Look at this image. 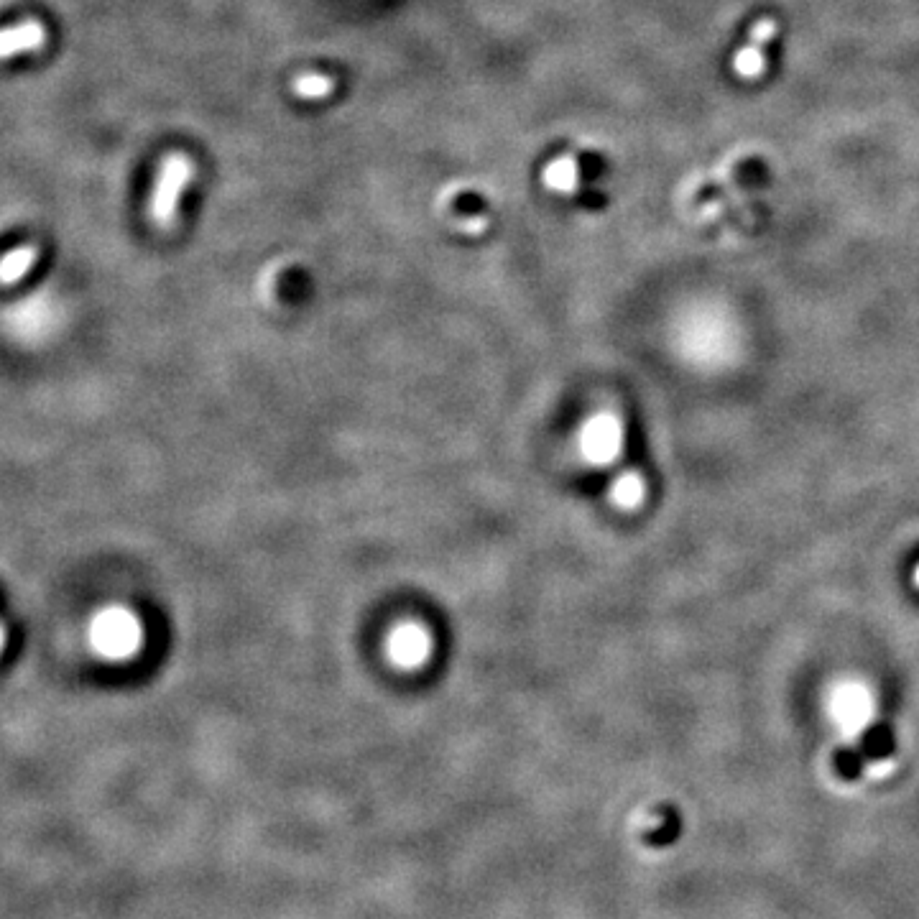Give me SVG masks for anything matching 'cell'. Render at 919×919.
I'll return each instance as SVG.
<instances>
[{"instance_id":"cell-5","label":"cell","mask_w":919,"mask_h":919,"mask_svg":"<svg viewBox=\"0 0 919 919\" xmlns=\"http://www.w3.org/2000/svg\"><path fill=\"white\" fill-rule=\"evenodd\" d=\"M440 210L447 212V220L457 223V228H463L465 233H483L488 228L486 200L475 187H465V184H455L447 187L440 197Z\"/></svg>"},{"instance_id":"cell-1","label":"cell","mask_w":919,"mask_h":919,"mask_svg":"<svg viewBox=\"0 0 919 919\" xmlns=\"http://www.w3.org/2000/svg\"><path fill=\"white\" fill-rule=\"evenodd\" d=\"M90 644L110 662L136 657L143 644V626L128 608H105L90 623Z\"/></svg>"},{"instance_id":"cell-8","label":"cell","mask_w":919,"mask_h":919,"mask_svg":"<svg viewBox=\"0 0 919 919\" xmlns=\"http://www.w3.org/2000/svg\"><path fill=\"white\" fill-rule=\"evenodd\" d=\"M36 258H39V248L34 243H26V246L8 251L6 256L0 258V286H11L21 281L23 276L34 269Z\"/></svg>"},{"instance_id":"cell-11","label":"cell","mask_w":919,"mask_h":919,"mask_svg":"<svg viewBox=\"0 0 919 919\" xmlns=\"http://www.w3.org/2000/svg\"><path fill=\"white\" fill-rule=\"evenodd\" d=\"M835 769L843 779H858L863 771V759L858 751L853 748H843L838 756H835Z\"/></svg>"},{"instance_id":"cell-3","label":"cell","mask_w":919,"mask_h":919,"mask_svg":"<svg viewBox=\"0 0 919 919\" xmlns=\"http://www.w3.org/2000/svg\"><path fill=\"white\" fill-rule=\"evenodd\" d=\"M580 452L590 465L606 468L623 452V424L611 411H600L585 422L580 432Z\"/></svg>"},{"instance_id":"cell-6","label":"cell","mask_w":919,"mask_h":919,"mask_svg":"<svg viewBox=\"0 0 919 919\" xmlns=\"http://www.w3.org/2000/svg\"><path fill=\"white\" fill-rule=\"evenodd\" d=\"M337 90H340V77L332 67L302 69L292 82L294 98L302 103H325L335 98Z\"/></svg>"},{"instance_id":"cell-2","label":"cell","mask_w":919,"mask_h":919,"mask_svg":"<svg viewBox=\"0 0 919 919\" xmlns=\"http://www.w3.org/2000/svg\"><path fill=\"white\" fill-rule=\"evenodd\" d=\"M195 179V164L192 159L184 154H172L169 159L161 161L159 177H156L154 195H151V220L159 228L172 225L174 215L179 210L182 195L187 192V187Z\"/></svg>"},{"instance_id":"cell-10","label":"cell","mask_w":919,"mask_h":919,"mask_svg":"<svg viewBox=\"0 0 919 919\" xmlns=\"http://www.w3.org/2000/svg\"><path fill=\"white\" fill-rule=\"evenodd\" d=\"M861 746H863V751H866L868 759H874V761L889 759V754H891V738L886 736V733H879V731H863Z\"/></svg>"},{"instance_id":"cell-9","label":"cell","mask_w":919,"mask_h":919,"mask_svg":"<svg viewBox=\"0 0 919 919\" xmlns=\"http://www.w3.org/2000/svg\"><path fill=\"white\" fill-rule=\"evenodd\" d=\"M646 498V483L639 473H623L613 480L611 486V501L616 503L618 509L634 511L639 509Z\"/></svg>"},{"instance_id":"cell-12","label":"cell","mask_w":919,"mask_h":919,"mask_svg":"<svg viewBox=\"0 0 919 919\" xmlns=\"http://www.w3.org/2000/svg\"><path fill=\"white\" fill-rule=\"evenodd\" d=\"M6 644H8V628L3 626V621H0V657H3V651H6Z\"/></svg>"},{"instance_id":"cell-13","label":"cell","mask_w":919,"mask_h":919,"mask_svg":"<svg viewBox=\"0 0 919 919\" xmlns=\"http://www.w3.org/2000/svg\"><path fill=\"white\" fill-rule=\"evenodd\" d=\"M912 580H914V585H917V588H919V565L914 567V572H912Z\"/></svg>"},{"instance_id":"cell-4","label":"cell","mask_w":919,"mask_h":919,"mask_svg":"<svg viewBox=\"0 0 919 919\" xmlns=\"http://www.w3.org/2000/svg\"><path fill=\"white\" fill-rule=\"evenodd\" d=\"M386 654L401 669H417L432 657V636L422 623H399L386 639Z\"/></svg>"},{"instance_id":"cell-7","label":"cell","mask_w":919,"mask_h":919,"mask_svg":"<svg viewBox=\"0 0 919 919\" xmlns=\"http://www.w3.org/2000/svg\"><path fill=\"white\" fill-rule=\"evenodd\" d=\"M46 26L41 21H23L8 29H0V59H11L18 54H29L44 49Z\"/></svg>"}]
</instances>
